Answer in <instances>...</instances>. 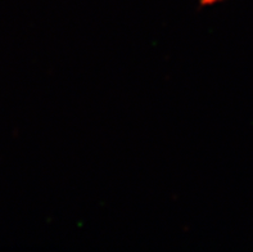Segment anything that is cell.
<instances>
[{
    "instance_id": "6da1fadb",
    "label": "cell",
    "mask_w": 253,
    "mask_h": 252,
    "mask_svg": "<svg viewBox=\"0 0 253 252\" xmlns=\"http://www.w3.org/2000/svg\"><path fill=\"white\" fill-rule=\"evenodd\" d=\"M217 0H199V6H205V5H210L212 3H216Z\"/></svg>"
}]
</instances>
